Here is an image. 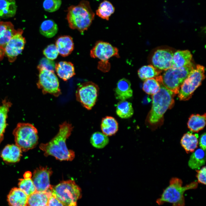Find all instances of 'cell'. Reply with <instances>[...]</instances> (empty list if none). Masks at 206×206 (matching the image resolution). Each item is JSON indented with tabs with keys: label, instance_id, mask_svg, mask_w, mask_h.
<instances>
[{
	"label": "cell",
	"instance_id": "obj_17",
	"mask_svg": "<svg viewBox=\"0 0 206 206\" xmlns=\"http://www.w3.org/2000/svg\"><path fill=\"white\" fill-rule=\"evenodd\" d=\"M55 45L59 53L63 57L69 55L74 48L72 38L69 35H63L59 37L56 41Z\"/></svg>",
	"mask_w": 206,
	"mask_h": 206
},
{
	"label": "cell",
	"instance_id": "obj_13",
	"mask_svg": "<svg viewBox=\"0 0 206 206\" xmlns=\"http://www.w3.org/2000/svg\"><path fill=\"white\" fill-rule=\"evenodd\" d=\"M52 173L51 169L47 167H40L34 171L32 179L37 191H45L51 187L49 178Z\"/></svg>",
	"mask_w": 206,
	"mask_h": 206
},
{
	"label": "cell",
	"instance_id": "obj_41",
	"mask_svg": "<svg viewBox=\"0 0 206 206\" xmlns=\"http://www.w3.org/2000/svg\"><path fill=\"white\" fill-rule=\"evenodd\" d=\"M206 133H204L200 136L199 140V144L201 148L205 151L206 148Z\"/></svg>",
	"mask_w": 206,
	"mask_h": 206
},
{
	"label": "cell",
	"instance_id": "obj_12",
	"mask_svg": "<svg viewBox=\"0 0 206 206\" xmlns=\"http://www.w3.org/2000/svg\"><path fill=\"white\" fill-rule=\"evenodd\" d=\"M90 54L92 58L100 60L102 62L101 63L104 64H108V60L112 57H119L117 48L108 42L102 41L96 43L91 50Z\"/></svg>",
	"mask_w": 206,
	"mask_h": 206
},
{
	"label": "cell",
	"instance_id": "obj_11",
	"mask_svg": "<svg viewBox=\"0 0 206 206\" xmlns=\"http://www.w3.org/2000/svg\"><path fill=\"white\" fill-rule=\"evenodd\" d=\"M23 33L22 29H18L4 48L5 55L10 62H14L24 48L26 40L22 35Z\"/></svg>",
	"mask_w": 206,
	"mask_h": 206
},
{
	"label": "cell",
	"instance_id": "obj_1",
	"mask_svg": "<svg viewBox=\"0 0 206 206\" xmlns=\"http://www.w3.org/2000/svg\"><path fill=\"white\" fill-rule=\"evenodd\" d=\"M73 128L72 125L67 122L60 124L56 135L48 142L40 145L39 148L44 152V155L53 156L61 161L72 160L75 157L74 152L68 149L66 142Z\"/></svg>",
	"mask_w": 206,
	"mask_h": 206
},
{
	"label": "cell",
	"instance_id": "obj_2",
	"mask_svg": "<svg viewBox=\"0 0 206 206\" xmlns=\"http://www.w3.org/2000/svg\"><path fill=\"white\" fill-rule=\"evenodd\" d=\"M94 16L89 2L82 0L78 5L68 8L66 19L70 28L83 33L91 25Z\"/></svg>",
	"mask_w": 206,
	"mask_h": 206
},
{
	"label": "cell",
	"instance_id": "obj_14",
	"mask_svg": "<svg viewBox=\"0 0 206 206\" xmlns=\"http://www.w3.org/2000/svg\"><path fill=\"white\" fill-rule=\"evenodd\" d=\"M173 53L167 49H159L154 53L152 58L153 66L160 70H166L173 67Z\"/></svg>",
	"mask_w": 206,
	"mask_h": 206
},
{
	"label": "cell",
	"instance_id": "obj_42",
	"mask_svg": "<svg viewBox=\"0 0 206 206\" xmlns=\"http://www.w3.org/2000/svg\"><path fill=\"white\" fill-rule=\"evenodd\" d=\"M5 55L4 49L0 47V61L2 60Z\"/></svg>",
	"mask_w": 206,
	"mask_h": 206
},
{
	"label": "cell",
	"instance_id": "obj_23",
	"mask_svg": "<svg viewBox=\"0 0 206 206\" xmlns=\"http://www.w3.org/2000/svg\"><path fill=\"white\" fill-rule=\"evenodd\" d=\"M12 103L7 99L3 100L0 106V144L4 138V134L7 126V119Z\"/></svg>",
	"mask_w": 206,
	"mask_h": 206
},
{
	"label": "cell",
	"instance_id": "obj_29",
	"mask_svg": "<svg viewBox=\"0 0 206 206\" xmlns=\"http://www.w3.org/2000/svg\"><path fill=\"white\" fill-rule=\"evenodd\" d=\"M39 29L41 35L47 38H51L57 33L58 28L54 21L49 19L45 20L42 23Z\"/></svg>",
	"mask_w": 206,
	"mask_h": 206
},
{
	"label": "cell",
	"instance_id": "obj_6",
	"mask_svg": "<svg viewBox=\"0 0 206 206\" xmlns=\"http://www.w3.org/2000/svg\"><path fill=\"white\" fill-rule=\"evenodd\" d=\"M52 195L64 206H77V202L82 196L81 190L72 180L62 181L56 186H52Z\"/></svg>",
	"mask_w": 206,
	"mask_h": 206
},
{
	"label": "cell",
	"instance_id": "obj_7",
	"mask_svg": "<svg viewBox=\"0 0 206 206\" xmlns=\"http://www.w3.org/2000/svg\"><path fill=\"white\" fill-rule=\"evenodd\" d=\"M13 134L15 144L22 151L26 152L33 148L38 143L37 130L30 123H18Z\"/></svg>",
	"mask_w": 206,
	"mask_h": 206
},
{
	"label": "cell",
	"instance_id": "obj_43",
	"mask_svg": "<svg viewBox=\"0 0 206 206\" xmlns=\"http://www.w3.org/2000/svg\"><path fill=\"white\" fill-rule=\"evenodd\" d=\"M31 173L29 171L26 172L23 175L24 178H31Z\"/></svg>",
	"mask_w": 206,
	"mask_h": 206
},
{
	"label": "cell",
	"instance_id": "obj_18",
	"mask_svg": "<svg viewBox=\"0 0 206 206\" xmlns=\"http://www.w3.org/2000/svg\"><path fill=\"white\" fill-rule=\"evenodd\" d=\"M17 32L11 22L0 21V47L4 49L7 43Z\"/></svg>",
	"mask_w": 206,
	"mask_h": 206
},
{
	"label": "cell",
	"instance_id": "obj_31",
	"mask_svg": "<svg viewBox=\"0 0 206 206\" xmlns=\"http://www.w3.org/2000/svg\"><path fill=\"white\" fill-rule=\"evenodd\" d=\"M161 71L153 65H145L141 67L138 71L139 78L142 80L154 78L159 76Z\"/></svg>",
	"mask_w": 206,
	"mask_h": 206
},
{
	"label": "cell",
	"instance_id": "obj_21",
	"mask_svg": "<svg viewBox=\"0 0 206 206\" xmlns=\"http://www.w3.org/2000/svg\"><path fill=\"white\" fill-rule=\"evenodd\" d=\"M55 70L58 76L64 81H66L75 74L73 64L71 62L60 61L56 64Z\"/></svg>",
	"mask_w": 206,
	"mask_h": 206
},
{
	"label": "cell",
	"instance_id": "obj_34",
	"mask_svg": "<svg viewBox=\"0 0 206 206\" xmlns=\"http://www.w3.org/2000/svg\"><path fill=\"white\" fill-rule=\"evenodd\" d=\"M160 84L154 78L147 79L145 81L143 84L142 89L148 94L154 95L160 90Z\"/></svg>",
	"mask_w": 206,
	"mask_h": 206
},
{
	"label": "cell",
	"instance_id": "obj_36",
	"mask_svg": "<svg viewBox=\"0 0 206 206\" xmlns=\"http://www.w3.org/2000/svg\"><path fill=\"white\" fill-rule=\"evenodd\" d=\"M61 0H44L43 6L44 9L49 12H53L58 10L62 4Z\"/></svg>",
	"mask_w": 206,
	"mask_h": 206
},
{
	"label": "cell",
	"instance_id": "obj_24",
	"mask_svg": "<svg viewBox=\"0 0 206 206\" xmlns=\"http://www.w3.org/2000/svg\"><path fill=\"white\" fill-rule=\"evenodd\" d=\"M100 126L102 133L107 136L114 135L118 129L117 121L114 118L111 116H106L103 118Z\"/></svg>",
	"mask_w": 206,
	"mask_h": 206
},
{
	"label": "cell",
	"instance_id": "obj_35",
	"mask_svg": "<svg viewBox=\"0 0 206 206\" xmlns=\"http://www.w3.org/2000/svg\"><path fill=\"white\" fill-rule=\"evenodd\" d=\"M18 186L19 188L28 196L36 191L31 178L19 179Z\"/></svg>",
	"mask_w": 206,
	"mask_h": 206
},
{
	"label": "cell",
	"instance_id": "obj_25",
	"mask_svg": "<svg viewBox=\"0 0 206 206\" xmlns=\"http://www.w3.org/2000/svg\"><path fill=\"white\" fill-rule=\"evenodd\" d=\"M17 9L15 0H0V18L5 19L14 16Z\"/></svg>",
	"mask_w": 206,
	"mask_h": 206
},
{
	"label": "cell",
	"instance_id": "obj_4",
	"mask_svg": "<svg viewBox=\"0 0 206 206\" xmlns=\"http://www.w3.org/2000/svg\"><path fill=\"white\" fill-rule=\"evenodd\" d=\"M159 91L152 95V104L148 116L149 122L151 125L157 124L168 109L174 103V94L160 83Z\"/></svg>",
	"mask_w": 206,
	"mask_h": 206
},
{
	"label": "cell",
	"instance_id": "obj_27",
	"mask_svg": "<svg viewBox=\"0 0 206 206\" xmlns=\"http://www.w3.org/2000/svg\"><path fill=\"white\" fill-rule=\"evenodd\" d=\"M205 151L199 148L194 151L191 155L188 165L193 169H198L205 165Z\"/></svg>",
	"mask_w": 206,
	"mask_h": 206
},
{
	"label": "cell",
	"instance_id": "obj_20",
	"mask_svg": "<svg viewBox=\"0 0 206 206\" xmlns=\"http://www.w3.org/2000/svg\"><path fill=\"white\" fill-rule=\"evenodd\" d=\"M52 196L50 188L43 192L36 191L28 196L27 206H45L47 205L49 199Z\"/></svg>",
	"mask_w": 206,
	"mask_h": 206
},
{
	"label": "cell",
	"instance_id": "obj_16",
	"mask_svg": "<svg viewBox=\"0 0 206 206\" xmlns=\"http://www.w3.org/2000/svg\"><path fill=\"white\" fill-rule=\"evenodd\" d=\"M22 151L16 144H7L2 151L1 157L4 161L8 163L17 162L22 156Z\"/></svg>",
	"mask_w": 206,
	"mask_h": 206
},
{
	"label": "cell",
	"instance_id": "obj_32",
	"mask_svg": "<svg viewBox=\"0 0 206 206\" xmlns=\"http://www.w3.org/2000/svg\"><path fill=\"white\" fill-rule=\"evenodd\" d=\"M114 10L115 8L112 3L108 1L104 0L100 4L96 13L101 18L108 20Z\"/></svg>",
	"mask_w": 206,
	"mask_h": 206
},
{
	"label": "cell",
	"instance_id": "obj_10",
	"mask_svg": "<svg viewBox=\"0 0 206 206\" xmlns=\"http://www.w3.org/2000/svg\"><path fill=\"white\" fill-rule=\"evenodd\" d=\"M39 79L37 87L44 94H49L55 97L59 96L61 92L58 79L54 72L44 69L38 70Z\"/></svg>",
	"mask_w": 206,
	"mask_h": 206
},
{
	"label": "cell",
	"instance_id": "obj_37",
	"mask_svg": "<svg viewBox=\"0 0 206 206\" xmlns=\"http://www.w3.org/2000/svg\"><path fill=\"white\" fill-rule=\"evenodd\" d=\"M55 65L56 64L53 60L43 58L39 61L37 68L38 70L44 69L54 72Z\"/></svg>",
	"mask_w": 206,
	"mask_h": 206
},
{
	"label": "cell",
	"instance_id": "obj_38",
	"mask_svg": "<svg viewBox=\"0 0 206 206\" xmlns=\"http://www.w3.org/2000/svg\"><path fill=\"white\" fill-rule=\"evenodd\" d=\"M43 53L47 58L53 60L57 58L59 53L56 45L51 44L44 49Z\"/></svg>",
	"mask_w": 206,
	"mask_h": 206
},
{
	"label": "cell",
	"instance_id": "obj_5",
	"mask_svg": "<svg viewBox=\"0 0 206 206\" xmlns=\"http://www.w3.org/2000/svg\"><path fill=\"white\" fill-rule=\"evenodd\" d=\"M194 68L191 62L181 67H172L155 79L174 94H178L181 84Z\"/></svg>",
	"mask_w": 206,
	"mask_h": 206
},
{
	"label": "cell",
	"instance_id": "obj_8",
	"mask_svg": "<svg viewBox=\"0 0 206 206\" xmlns=\"http://www.w3.org/2000/svg\"><path fill=\"white\" fill-rule=\"evenodd\" d=\"M205 68L197 65L190 73L181 84L178 93L181 100L189 99L195 90L199 86L205 78Z\"/></svg>",
	"mask_w": 206,
	"mask_h": 206
},
{
	"label": "cell",
	"instance_id": "obj_15",
	"mask_svg": "<svg viewBox=\"0 0 206 206\" xmlns=\"http://www.w3.org/2000/svg\"><path fill=\"white\" fill-rule=\"evenodd\" d=\"M132 95L133 91L130 81L125 78L119 80L115 90L116 98L120 101L126 100L131 97Z\"/></svg>",
	"mask_w": 206,
	"mask_h": 206
},
{
	"label": "cell",
	"instance_id": "obj_44",
	"mask_svg": "<svg viewBox=\"0 0 206 206\" xmlns=\"http://www.w3.org/2000/svg\"><path fill=\"white\" fill-rule=\"evenodd\" d=\"M45 206H47V205H45Z\"/></svg>",
	"mask_w": 206,
	"mask_h": 206
},
{
	"label": "cell",
	"instance_id": "obj_19",
	"mask_svg": "<svg viewBox=\"0 0 206 206\" xmlns=\"http://www.w3.org/2000/svg\"><path fill=\"white\" fill-rule=\"evenodd\" d=\"M28 196L19 188H12L7 196V201L11 206H27Z\"/></svg>",
	"mask_w": 206,
	"mask_h": 206
},
{
	"label": "cell",
	"instance_id": "obj_3",
	"mask_svg": "<svg viewBox=\"0 0 206 206\" xmlns=\"http://www.w3.org/2000/svg\"><path fill=\"white\" fill-rule=\"evenodd\" d=\"M182 184L181 179L176 177L172 178L169 185L164 190L161 197L157 200L156 203L159 205L169 203L172 204V206H185V192L197 188L198 183L196 181H193L184 186Z\"/></svg>",
	"mask_w": 206,
	"mask_h": 206
},
{
	"label": "cell",
	"instance_id": "obj_39",
	"mask_svg": "<svg viewBox=\"0 0 206 206\" xmlns=\"http://www.w3.org/2000/svg\"><path fill=\"white\" fill-rule=\"evenodd\" d=\"M205 166L202 167L200 170H196V177L197 179L198 183L206 185V169Z\"/></svg>",
	"mask_w": 206,
	"mask_h": 206
},
{
	"label": "cell",
	"instance_id": "obj_22",
	"mask_svg": "<svg viewBox=\"0 0 206 206\" xmlns=\"http://www.w3.org/2000/svg\"><path fill=\"white\" fill-rule=\"evenodd\" d=\"M198 134H193L189 132L185 134L182 137L180 143L187 153L193 152L198 147Z\"/></svg>",
	"mask_w": 206,
	"mask_h": 206
},
{
	"label": "cell",
	"instance_id": "obj_26",
	"mask_svg": "<svg viewBox=\"0 0 206 206\" xmlns=\"http://www.w3.org/2000/svg\"><path fill=\"white\" fill-rule=\"evenodd\" d=\"M192 55L188 50H178L173 53V67L179 68L186 66L191 62Z\"/></svg>",
	"mask_w": 206,
	"mask_h": 206
},
{
	"label": "cell",
	"instance_id": "obj_9",
	"mask_svg": "<svg viewBox=\"0 0 206 206\" xmlns=\"http://www.w3.org/2000/svg\"><path fill=\"white\" fill-rule=\"evenodd\" d=\"M99 88L92 82L80 84L76 90V95L78 101L88 110H90L96 102Z\"/></svg>",
	"mask_w": 206,
	"mask_h": 206
},
{
	"label": "cell",
	"instance_id": "obj_30",
	"mask_svg": "<svg viewBox=\"0 0 206 206\" xmlns=\"http://www.w3.org/2000/svg\"><path fill=\"white\" fill-rule=\"evenodd\" d=\"M116 112L121 118L127 119L132 116L134 111L131 103L126 100H122L118 103Z\"/></svg>",
	"mask_w": 206,
	"mask_h": 206
},
{
	"label": "cell",
	"instance_id": "obj_33",
	"mask_svg": "<svg viewBox=\"0 0 206 206\" xmlns=\"http://www.w3.org/2000/svg\"><path fill=\"white\" fill-rule=\"evenodd\" d=\"M90 141L94 147L98 149H102L108 144L109 139L108 136L102 133L97 132L92 134Z\"/></svg>",
	"mask_w": 206,
	"mask_h": 206
},
{
	"label": "cell",
	"instance_id": "obj_28",
	"mask_svg": "<svg viewBox=\"0 0 206 206\" xmlns=\"http://www.w3.org/2000/svg\"><path fill=\"white\" fill-rule=\"evenodd\" d=\"M206 124V114H192L187 123L188 127L193 132H198L204 128Z\"/></svg>",
	"mask_w": 206,
	"mask_h": 206
},
{
	"label": "cell",
	"instance_id": "obj_40",
	"mask_svg": "<svg viewBox=\"0 0 206 206\" xmlns=\"http://www.w3.org/2000/svg\"><path fill=\"white\" fill-rule=\"evenodd\" d=\"M47 205V206H64L61 202L53 195L49 199Z\"/></svg>",
	"mask_w": 206,
	"mask_h": 206
}]
</instances>
